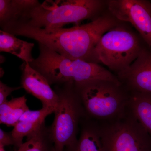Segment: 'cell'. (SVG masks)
I'll list each match as a JSON object with an SVG mask.
<instances>
[{
	"instance_id": "cell-19",
	"label": "cell",
	"mask_w": 151,
	"mask_h": 151,
	"mask_svg": "<svg viewBox=\"0 0 151 151\" xmlns=\"http://www.w3.org/2000/svg\"><path fill=\"white\" fill-rule=\"evenodd\" d=\"M13 145L14 142L11 133H7L0 129V147H4L7 146Z\"/></svg>"
},
{
	"instance_id": "cell-13",
	"label": "cell",
	"mask_w": 151,
	"mask_h": 151,
	"mask_svg": "<svg viewBox=\"0 0 151 151\" xmlns=\"http://www.w3.org/2000/svg\"><path fill=\"white\" fill-rule=\"evenodd\" d=\"M34 44L22 40L10 33L0 30V51L11 53L24 62L30 63L35 58L32 51Z\"/></svg>"
},
{
	"instance_id": "cell-20",
	"label": "cell",
	"mask_w": 151,
	"mask_h": 151,
	"mask_svg": "<svg viewBox=\"0 0 151 151\" xmlns=\"http://www.w3.org/2000/svg\"><path fill=\"white\" fill-rule=\"evenodd\" d=\"M0 151H6L4 148V147H0Z\"/></svg>"
},
{
	"instance_id": "cell-15",
	"label": "cell",
	"mask_w": 151,
	"mask_h": 151,
	"mask_svg": "<svg viewBox=\"0 0 151 151\" xmlns=\"http://www.w3.org/2000/svg\"><path fill=\"white\" fill-rule=\"evenodd\" d=\"M66 151H103L99 127L92 124L85 126L75 145Z\"/></svg>"
},
{
	"instance_id": "cell-14",
	"label": "cell",
	"mask_w": 151,
	"mask_h": 151,
	"mask_svg": "<svg viewBox=\"0 0 151 151\" xmlns=\"http://www.w3.org/2000/svg\"><path fill=\"white\" fill-rule=\"evenodd\" d=\"M25 96L12 98L0 105V123L8 127H14L21 116L29 108Z\"/></svg>"
},
{
	"instance_id": "cell-2",
	"label": "cell",
	"mask_w": 151,
	"mask_h": 151,
	"mask_svg": "<svg viewBox=\"0 0 151 151\" xmlns=\"http://www.w3.org/2000/svg\"><path fill=\"white\" fill-rule=\"evenodd\" d=\"M107 9L106 1L103 0H46L25 10L4 26L17 25L34 28H60L69 24L78 25L86 20H94Z\"/></svg>"
},
{
	"instance_id": "cell-17",
	"label": "cell",
	"mask_w": 151,
	"mask_h": 151,
	"mask_svg": "<svg viewBox=\"0 0 151 151\" xmlns=\"http://www.w3.org/2000/svg\"><path fill=\"white\" fill-rule=\"evenodd\" d=\"M37 0H0V26L14 20L25 10L35 5Z\"/></svg>"
},
{
	"instance_id": "cell-10",
	"label": "cell",
	"mask_w": 151,
	"mask_h": 151,
	"mask_svg": "<svg viewBox=\"0 0 151 151\" xmlns=\"http://www.w3.org/2000/svg\"><path fill=\"white\" fill-rule=\"evenodd\" d=\"M20 68L22 88L40 100L42 107L51 108L55 112L59 103V96L52 89L46 78L28 63L24 62Z\"/></svg>"
},
{
	"instance_id": "cell-16",
	"label": "cell",
	"mask_w": 151,
	"mask_h": 151,
	"mask_svg": "<svg viewBox=\"0 0 151 151\" xmlns=\"http://www.w3.org/2000/svg\"><path fill=\"white\" fill-rule=\"evenodd\" d=\"M16 151H55L49 128L45 125L27 137V140Z\"/></svg>"
},
{
	"instance_id": "cell-5",
	"label": "cell",
	"mask_w": 151,
	"mask_h": 151,
	"mask_svg": "<svg viewBox=\"0 0 151 151\" xmlns=\"http://www.w3.org/2000/svg\"><path fill=\"white\" fill-rule=\"evenodd\" d=\"M74 87L85 111L95 119L111 121L128 110L129 93L122 84L95 80Z\"/></svg>"
},
{
	"instance_id": "cell-6",
	"label": "cell",
	"mask_w": 151,
	"mask_h": 151,
	"mask_svg": "<svg viewBox=\"0 0 151 151\" xmlns=\"http://www.w3.org/2000/svg\"><path fill=\"white\" fill-rule=\"evenodd\" d=\"M59 96L55 118L49 128L55 151H64L77 143L78 123L82 113V105L74 86L70 84L57 86Z\"/></svg>"
},
{
	"instance_id": "cell-18",
	"label": "cell",
	"mask_w": 151,
	"mask_h": 151,
	"mask_svg": "<svg viewBox=\"0 0 151 151\" xmlns=\"http://www.w3.org/2000/svg\"><path fill=\"white\" fill-rule=\"evenodd\" d=\"M21 86L19 87H10L6 84L0 81V105L8 101L7 98L14 91L21 89Z\"/></svg>"
},
{
	"instance_id": "cell-1",
	"label": "cell",
	"mask_w": 151,
	"mask_h": 151,
	"mask_svg": "<svg viewBox=\"0 0 151 151\" xmlns=\"http://www.w3.org/2000/svg\"><path fill=\"white\" fill-rule=\"evenodd\" d=\"M120 22L107 9L90 22L68 28L45 29L9 25L1 30L16 36L34 40L66 58L89 62L92 51L100 37Z\"/></svg>"
},
{
	"instance_id": "cell-7",
	"label": "cell",
	"mask_w": 151,
	"mask_h": 151,
	"mask_svg": "<svg viewBox=\"0 0 151 151\" xmlns=\"http://www.w3.org/2000/svg\"><path fill=\"white\" fill-rule=\"evenodd\" d=\"M99 127L103 151H151V137L129 109Z\"/></svg>"
},
{
	"instance_id": "cell-4",
	"label": "cell",
	"mask_w": 151,
	"mask_h": 151,
	"mask_svg": "<svg viewBox=\"0 0 151 151\" xmlns=\"http://www.w3.org/2000/svg\"><path fill=\"white\" fill-rule=\"evenodd\" d=\"M120 22L102 36L89 62L105 65L117 76L137 58L146 43L138 33Z\"/></svg>"
},
{
	"instance_id": "cell-8",
	"label": "cell",
	"mask_w": 151,
	"mask_h": 151,
	"mask_svg": "<svg viewBox=\"0 0 151 151\" xmlns=\"http://www.w3.org/2000/svg\"><path fill=\"white\" fill-rule=\"evenodd\" d=\"M107 9L119 21L129 23L151 47V2L147 0H108Z\"/></svg>"
},
{
	"instance_id": "cell-9",
	"label": "cell",
	"mask_w": 151,
	"mask_h": 151,
	"mask_svg": "<svg viewBox=\"0 0 151 151\" xmlns=\"http://www.w3.org/2000/svg\"><path fill=\"white\" fill-rule=\"evenodd\" d=\"M117 76L129 92L151 93V47L146 44L137 58Z\"/></svg>"
},
{
	"instance_id": "cell-3",
	"label": "cell",
	"mask_w": 151,
	"mask_h": 151,
	"mask_svg": "<svg viewBox=\"0 0 151 151\" xmlns=\"http://www.w3.org/2000/svg\"><path fill=\"white\" fill-rule=\"evenodd\" d=\"M39 55L29 65L46 78L50 85L75 86L95 80H107L122 84L117 77L98 63L66 58L38 44Z\"/></svg>"
},
{
	"instance_id": "cell-11",
	"label": "cell",
	"mask_w": 151,
	"mask_h": 151,
	"mask_svg": "<svg viewBox=\"0 0 151 151\" xmlns=\"http://www.w3.org/2000/svg\"><path fill=\"white\" fill-rule=\"evenodd\" d=\"M54 113L51 108H43L37 111L29 110L21 117L11 132L14 146L18 149L23 144L24 137H28L37 132L45 124V120L48 115Z\"/></svg>"
},
{
	"instance_id": "cell-12",
	"label": "cell",
	"mask_w": 151,
	"mask_h": 151,
	"mask_svg": "<svg viewBox=\"0 0 151 151\" xmlns=\"http://www.w3.org/2000/svg\"><path fill=\"white\" fill-rule=\"evenodd\" d=\"M129 93L128 109L151 137V93Z\"/></svg>"
}]
</instances>
